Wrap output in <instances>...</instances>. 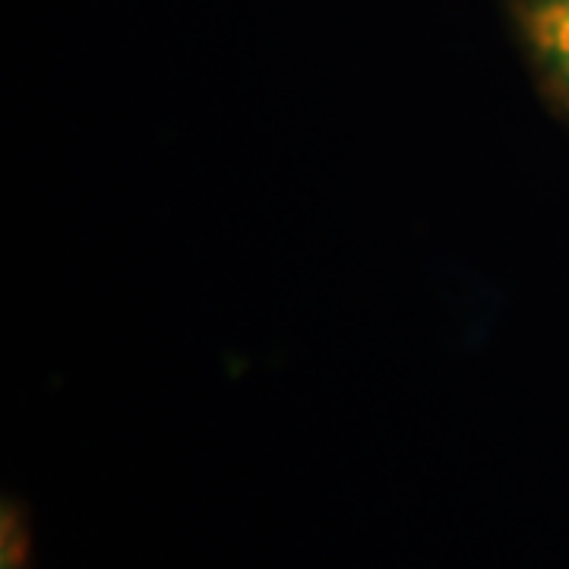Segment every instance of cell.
<instances>
[{
	"label": "cell",
	"instance_id": "1",
	"mask_svg": "<svg viewBox=\"0 0 569 569\" xmlns=\"http://www.w3.org/2000/svg\"><path fill=\"white\" fill-rule=\"evenodd\" d=\"M529 32L550 67L569 82V0H535Z\"/></svg>",
	"mask_w": 569,
	"mask_h": 569
}]
</instances>
